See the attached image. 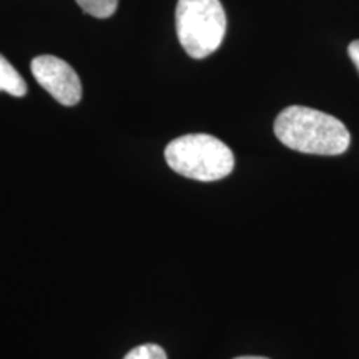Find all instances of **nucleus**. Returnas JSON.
Masks as SVG:
<instances>
[{"label": "nucleus", "mask_w": 359, "mask_h": 359, "mask_svg": "<svg viewBox=\"0 0 359 359\" xmlns=\"http://www.w3.org/2000/svg\"><path fill=\"white\" fill-rule=\"evenodd\" d=\"M275 135L285 147L309 155H341L351 142L348 128L333 115L299 105L276 116Z\"/></svg>", "instance_id": "1"}, {"label": "nucleus", "mask_w": 359, "mask_h": 359, "mask_svg": "<svg viewBox=\"0 0 359 359\" xmlns=\"http://www.w3.org/2000/svg\"><path fill=\"white\" fill-rule=\"evenodd\" d=\"M168 167L196 182H217L235 168V155L222 140L206 133L183 135L165 148Z\"/></svg>", "instance_id": "2"}, {"label": "nucleus", "mask_w": 359, "mask_h": 359, "mask_svg": "<svg viewBox=\"0 0 359 359\" xmlns=\"http://www.w3.org/2000/svg\"><path fill=\"white\" fill-rule=\"evenodd\" d=\"M175 24L180 43L193 58L217 52L226 34V15L219 0H178Z\"/></svg>", "instance_id": "3"}, {"label": "nucleus", "mask_w": 359, "mask_h": 359, "mask_svg": "<svg viewBox=\"0 0 359 359\" xmlns=\"http://www.w3.org/2000/svg\"><path fill=\"white\" fill-rule=\"evenodd\" d=\"M32 75L42 88L47 90L58 103L65 107L77 105L82 98V83L72 67L62 58L53 55H40L34 58Z\"/></svg>", "instance_id": "4"}, {"label": "nucleus", "mask_w": 359, "mask_h": 359, "mask_svg": "<svg viewBox=\"0 0 359 359\" xmlns=\"http://www.w3.org/2000/svg\"><path fill=\"white\" fill-rule=\"evenodd\" d=\"M0 92H6L13 97H24L27 93V83L20 74L13 69L6 57L0 55Z\"/></svg>", "instance_id": "5"}, {"label": "nucleus", "mask_w": 359, "mask_h": 359, "mask_svg": "<svg viewBox=\"0 0 359 359\" xmlns=\"http://www.w3.org/2000/svg\"><path fill=\"white\" fill-rule=\"evenodd\" d=\"M83 12L97 19H107L111 17L118 7V0H75Z\"/></svg>", "instance_id": "6"}, {"label": "nucleus", "mask_w": 359, "mask_h": 359, "mask_svg": "<svg viewBox=\"0 0 359 359\" xmlns=\"http://www.w3.org/2000/svg\"><path fill=\"white\" fill-rule=\"evenodd\" d=\"M123 359H168L165 349L158 344L148 343L133 348Z\"/></svg>", "instance_id": "7"}, {"label": "nucleus", "mask_w": 359, "mask_h": 359, "mask_svg": "<svg viewBox=\"0 0 359 359\" xmlns=\"http://www.w3.org/2000/svg\"><path fill=\"white\" fill-rule=\"evenodd\" d=\"M348 53H349V58L353 60L354 67H356V70L359 72V40H354V42L349 43Z\"/></svg>", "instance_id": "8"}, {"label": "nucleus", "mask_w": 359, "mask_h": 359, "mask_svg": "<svg viewBox=\"0 0 359 359\" xmlns=\"http://www.w3.org/2000/svg\"><path fill=\"white\" fill-rule=\"evenodd\" d=\"M235 359H268V358H262V356H240Z\"/></svg>", "instance_id": "9"}]
</instances>
